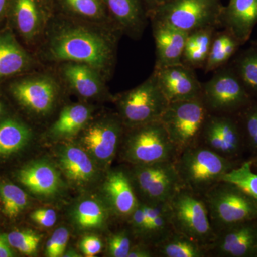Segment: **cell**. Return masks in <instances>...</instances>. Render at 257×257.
<instances>
[{"mask_svg":"<svg viewBox=\"0 0 257 257\" xmlns=\"http://www.w3.org/2000/svg\"><path fill=\"white\" fill-rule=\"evenodd\" d=\"M113 25L104 29L67 24L52 33L47 45V57L57 62L87 64L104 77L114 67L118 35Z\"/></svg>","mask_w":257,"mask_h":257,"instance_id":"1","label":"cell"},{"mask_svg":"<svg viewBox=\"0 0 257 257\" xmlns=\"http://www.w3.org/2000/svg\"><path fill=\"white\" fill-rule=\"evenodd\" d=\"M176 169L184 188L203 196L235 168L234 162L198 143L179 152Z\"/></svg>","mask_w":257,"mask_h":257,"instance_id":"2","label":"cell"},{"mask_svg":"<svg viewBox=\"0 0 257 257\" xmlns=\"http://www.w3.org/2000/svg\"><path fill=\"white\" fill-rule=\"evenodd\" d=\"M119 156L130 165L175 161L179 152L162 122L152 121L125 128Z\"/></svg>","mask_w":257,"mask_h":257,"instance_id":"3","label":"cell"},{"mask_svg":"<svg viewBox=\"0 0 257 257\" xmlns=\"http://www.w3.org/2000/svg\"><path fill=\"white\" fill-rule=\"evenodd\" d=\"M215 234L234 225L257 220V200L237 186L221 181L202 196Z\"/></svg>","mask_w":257,"mask_h":257,"instance_id":"4","label":"cell"},{"mask_svg":"<svg viewBox=\"0 0 257 257\" xmlns=\"http://www.w3.org/2000/svg\"><path fill=\"white\" fill-rule=\"evenodd\" d=\"M114 100L125 128L158 121L170 104L154 72L138 87L118 94Z\"/></svg>","mask_w":257,"mask_h":257,"instance_id":"5","label":"cell"},{"mask_svg":"<svg viewBox=\"0 0 257 257\" xmlns=\"http://www.w3.org/2000/svg\"><path fill=\"white\" fill-rule=\"evenodd\" d=\"M220 0H168L149 16L154 21L189 33L208 27H220Z\"/></svg>","mask_w":257,"mask_h":257,"instance_id":"6","label":"cell"},{"mask_svg":"<svg viewBox=\"0 0 257 257\" xmlns=\"http://www.w3.org/2000/svg\"><path fill=\"white\" fill-rule=\"evenodd\" d=\"M169 207L174 230L201 243L208 250L216 234L202 196L182 187L169 202Z\"/></svg>","mask_w":257,"mask_h":257,"instance_id":"7","label":"cell"},{"mask_svg":"<svg viewBox=\"0 0 257 257\" xmlns=\"http://www.w3.org/2000/svg\"><path fill=\"white\" fill-rule=\"evenodd\" d=\"M128 170L139 200L143 204L168 203L183 187L175 161L130 165Z\"/></svg>","mask_w":257,"mask_h":257,"instance_id":"8","label":"cell"},{"mask_svg":"<svg viewBox=\"0 0 257 257\" xmlns=\"http://www.w3.org/2000/svg\"><path fill=\"white\" fill-rule=\"evenodd\" d=\"M209 112L202 98L170 103L160 121L179 153L199 143Z\"/></svg>","mask_w":257,"mask_h":257,"instance_id":"9","label":"cell"},{"mask_svg":"<svg viewBox=\"0 0 257 257\" xmlns=\"http://www.w3.org/2000/svg\"><path fill=\"white\" fill-rule=\"evenodd\" d=\"M125 126L119 115L110 114L88 123L77 143L104 172L109 169L124 136Z\"/></svg>","mask_w":257,"mask_h":257,"instance_id":"10","label":"cell"},{"mask_svg":"<svg viewBox=\"0 0 257 257\" xmlns=\"http://www.w3.org/2000/svg\"><path fill=\"white\" fill-rule=\"evenodd\" d=\"M251 97L230 64L202 83V99L210 114H236L248 106Z\"/></svg>","mask_w":257,"mask_h":257,"instance_id":"11","label":"cell"},{"mask_svg":"<svg viewBox=\"0 0 257 257\" xmlns=\"http://www.w3.org/2000/svg\"><path fill=\"white\" fill-rule=\"evenodd\" d=\"M56 154L60 172L74 187L88 189L104 178V171L78 144H61Z\"/></svg>","mask_w":257,"mask_h":257,"instance_id":"12","label":"cell"},{"mask_svg":"<svg viewBox=\"0 0 257 257\" xmlns=\"http://www.w3.org/2000/svg\"><path fill=\"white\" fill-rule=\"evenodd\" d=\"M11 92L27 110L37 116H46L57 104L59 87L51 77L38 76L14 83Z\"/></svg>","mask_w":257,"mask_h":257,"instance_id":"13","label":"cell"},{"mask_svg":"<svg viewBox=\"0 0 257 257\" xmlns=\"http://www.w3.org/2000/svg\"><path fill=\"white\" fill-rule=\"evenodd\" d=\"M101 192L111 214L126 220L140 203L128 168L106 171Z\"/></svg>","mask_w":257,"mask_h":257,"instance_id":"14","label":"cell"},{"mask_svg":"<svg viewBox=\"0 0 257 257\" xmlns=\"http://www.w3.org/2000/svg\"><path fill=\"white\" fill-rule=\"evenodd\" d=\"M199 143L231 160L239 152L241 146V132L237 121L233 115L209 113Z\"/></svg>","mask_w":257,"mask_h":257,"instance_id":"15","label":"cell"},{"mask_svg":"<svg viewBox=\"0 0 257 257\" xmlns=\"http://www.w3.org/2000/svg\"><path fill=\"white\" fill-rule=\"evenodd\" d=\"M247 221L216 233L208 247V256H257V223Z\"/></svg>","mask_w":257,"mask_h":257,"instance_id":"16","label":"cell"},{"mask_svg":"<svg viewBox=\"0 0 257 257\" xmlns=\"http://www.w3.org/2000/svg\"><path fill=\"white\" fill-rule=\"evenodd\" d=\"M159 87L169 103L202 98V83L184 64L154 69Z\"/></svg>","mask_w":257,"mask_h":257,"instance_id":"17","label":"cell"},{"mask_svg":"<svg viewBox=\"0 0 257 257\" xmlns=\"http://www.w3.org/2000/svg\"><path fill=\"white\" fill-rule=\"evenodd\" d=\"M60 170L47 160H37L23 167L18 179L24 187L40 198L55 197L62 189Z\"/></svg>","mask_w":257,"mask_h":257,"instance_id":"18","label":"cell"},{"mask_svg":"<svg viewBox=\"0 0 257 257\" xmlns=\"http://www.w3.org/2000/svg\"><path fill=\"white\" fill-rule=\"evenodd\" d=\"M152 30L156 47L155 69L182 64V56L187 32L166 24L152 20Z\"/></svg>","mask_w":257,"mask_h":257,"instance_id":"19","label":"cell"},{"mask_svg":"<svg viewBox=\"0 0 257 257\" xmlns=\"http://www.w3.org/2000/svg\"><path fill=\"white\" fill-rule=\"evenodd\" d=\"M257 24V0H229L223 7L220 27L228 30L244 45Z\"/></svg>","mask_w":257,"mask_h":257,"instance_id":"20","label":"cell"},{"mask_svg":"<svg viewBox=\"0 0 257 257\" xmlns=\"http://www.w3.org/2000/svg\"><path fill=\"white\" fill-rule=\"evenodd\" d=\"M121 32L134 39L143 36L148 14L143 0H102Z\"/></svg>","mask_w":257,"mask_h":257,"instance_id":"21","label":"cell"},{"mask_svg":"<svg viewBox=\"0 0 257 257\" xmlns=\"http://www.w3.org/2000/svg\"><path fill=\"white\" fill-rule=\"evenodd\" d=\"M62 72L69 85L81 97L94 99L105 94L104 77L90 66L68 62L64 66Z\"/></svg>","mask_w":257,"mask_h":257,"instance_id":"22","label":"cell"},{"mask_svg":"<svg viewBox=\"0 0 257 257\" xmlns=\"http://www.w3.org/2000/svg\"><path fill=\"white\" fill-rule=\"evenodd\" d=\"M99 197L84 198L74 204L70 216L76 229L93 231L104 229L107 226L112 214L104 199Z\"/></svg>","mask_w":257,"mask_h":257,"instance_id":"23","label":"cell"},{"mask_svg":"<svg viewBox=\"0 0 257 257\" xmlns=\"http://www.w3.org/2000/svg\"><path fill=\"white\" fill-rule=\"evenodd\" d=\"M93 110L90 106L74 104L64 107L58 119L51 126L48 135L52 140L63 141L79 135L90 121Z\"/></svg>","mask_w":257,"mask_h":257,"instance_id":"24","label":"cell"},{"mask_svg":"<svg viewBox=\"0 0 257 257\" xmlns=\"http://www.w3.org/2000/svg\"><path fill=\"white\" fill-rule=\"evenodd\" d=\"M217 29L208 27L189 32L184 45L182 64L194 70L204 69Z\"/></svg>","mask_w":257,"mask_h":257,"instance_id":"25","label":"cell"},{"mask_svg":"<svg viewBox=\"0 0 257 257\" xmlns=\"http://www.w3.org/2000/svg\"><path fill=\"white\" fill-rule=\"evenodd\" d=\"M14 17L17 28L25 40H34L42 32L44 15L39 0H15Z\"/></svg>","mask_w":257,"mask_h":257,"instance_id":"26","label":"cell"},{"mask_svg":"<svg viewBox=\"0 0 257 257\" xmlns=\"http://www.w3.org/2000/svg\"><path fill=\"white\" fill-rule=\"evenodd\" d=\"M147 234L144 242L155 247L175 230L172 226L169 202L160 204H145Z\"/></svg>","mask_w":257,"mask_h":257,"instance_id":"27","label":"cell"},{"mask_svg":"<svg viewBox=\"0 0 257 257\" xmlns=\"http://www.w3.org/2000/svg\"><path fill=\"white\" fill-rule=\"evenodd\" d=\"M241 45L239 40L228 30L225 29L222 31L216 30L203 70L207 74L214 72L229 64Z\"/></svg>","mask_w":257,"mask_h":257,"instance_id":"28","label":"cell"},{"mask_svg":"<svg viewBox=\"0 0 257 257\" xmlns=\"http://www.w3.org/2000/svg\"><path fill=\"white\" fill-rule=\"evenodd\" d=\"M30 63V57L13 35H0V78L22 72Z\"/></svg>","mask_w":257,"mask_h":257,"instance_id":"29","label":"cell"},{"mask_svg":"<svg viewBox=\"0 0 257 257\" xmlns=\"http://www.w3.org/2000/svg\"><path fill=\"white\" fill-rule=\"evenodd\" d=\"M31 130L27 125L14 119L0 123V157H8L23 150L30 143Z\"/></svg>","mask_w":257,"mask_h":257,"instance_id":"30","label":"cell"},{"mask_svg":"<svg viewBox=\"0 0 257 257\" xmlns=\"http://www.w3.org/2000/svg\"><path fill=\"white\" fill-rule=\"evenodd\" d=\"M157 256L205 257L207 248L185 235L174 231L155 246Z\"/></svg>","mask_w":257,"mask_h":257,"instance_id":"31","label":"cell"},{"mask_svg":"<svg viewBox=\"0 0 257 257\" xmlns=\"http://www.w3.org/2000/svg\"><path fill=\"white\" fill-rule=\"evenodd\" d=\"M250 95H257V45L242 51L230 63Z\"/></svg>","mask_w":257,"mask_h":257,"instance_id":"32","label":"cell"},{"mask_svg":"<svg viewBox=\"0 0 257 257\" xmlns=\"http://www.w3.org/2000/svg\"><path fill=\"white\" fill-rule=\"evenodd\" d=\"M69 14L89 22L109 25V16L102 0H60ZM113 22V21H111ZM114 23V22H113Z\"/></svg>","mask_w":257,"mask_h":257,"instance_id":"33","label":"cell"},{"mask_svg":"<svg viewBox=\"0 0 257 257\" xmlns=\"http://www.w3.org/2000/svg\"><path fill=\"white\" fill-rule=\"evenodd\" d=\"M0 201L3 214L10 219H16L29 204L28 194L11 182L0 184Z\"/></svg>","mask_w":257,"mask_h":257,"instance_id":"34","label":"cell"},{"mask_svg":"<svg viewBox=\"0 0 257 257\" xmlns=\"http://www.w3.org/2000/svg\"><path fill=\"white\" fill-rule=\"evenodd\" d=\"M223 180L235 184L257 200V173L252 170L249 161L232 169Z\"/></svg>","mask_w":257,"mask_h":257,"instance_id":"35","label":"cell"},{"mask_svg":"<svg viewBox=\"0 0 257 257\" xmlns=\"http://www.w3.org/2000/svg\"><path fill=\"white\" fill-rule=\"evenodd\" d=\"M12 248L27 256L36 253L42 236L31 230H15L6 235Z\"/></svg>","mask_w":257,"mask_h":257,"instance_id":"36","label":"cell"},{"mask_svg":"<svg viewBox=\"0 0 257 257\" xmlns=\"http://www.w3.org/2000/svg\"><path fill=\"white\" fill-rule=\"evenodd\" d=\"M135 238L131 230L121 229L111 234L107 239L108 256L127 257L133 248Z\"/></svg>","mask_w":257,"mask_h":257,"instance_id":"37","label":"cell"},{"mask_svg":"<svg viewBox=\"0 0 257 257\" xmlns=\"http://www.w3.org/2000/svg\"><path fill=\"white\" fill-rule=\"evenodd\" d=\"M69 239V231L67 228L60 227L56 229L47 241L45 255L48 257L63 256Z\"/></svg>","mask_w":257,"mask_h":257,"instance_id":"38","label":"cell"},{"mask_svg":"<svg viewBox=\"0 0 257 257\" xmlns=\"http://www.w3.org/2000/svg\"><path fill=\"white\" fill-rule=\"evenodd\" d=\"M127 220L130 223V230L135 238L144 242L146 236L147 226L143 203H140L138 207L133 211Z\"/></svg>","mask_w":257,"mask_h":257,"instance_id":"39","label":"cell"},{"mask_svg":"<svg viewBox=\"0 0 257 257\" xmlns=\"http://www.w3.org/2000/svg\"><path fill=\"white\" fill-rule=\"evenodd\" d=\"M243 124L250 145L253 148L257 149V105L246 109Z\"/></svg>","mask_w":257,"mask_h":257,"instance_id":"40","label":"cell"},{"mask_svg":"<svg viewBox=\"0 0 257 257\" xmlns=\"http://www.w3.org/2000/svg\"><path fill=\"white\" fill-rule=\"evenodd\" d=\"M30 218L34 222L45 228H50L57 221V214L51 208H41L32 211Z\"/></svg>","mask_w":257,"mask_h":257,"instance_id":"41","label":"cell"},{"mask_svg":"<svg viewBox=\"0 0 257 257\" xmlns=\"http://www.w3.org/2000/svg\"><path fill=\"white\" fill-rule=\"evenodd\" d=\"M79 248L86 256L92 257L101 252L103 249V243L98 236L87 235L81 240Z\"/></svg>","mask_w":257,"mask_h":257,"instance_id":"42","label":"cell"},{"mask_svg":"<svg viewBox=\"0 0 257 257\" xmlns=\"http://www.w3.org/2000/svg\"><path fill=\"white\" fill-rule=\"evenodd\" d=\"M156 250L154 246L145 242L140 241L134 244L127 257H156Z\"/></svg>","mask_w":257,"mask_h":257,"instance_id":"43","label":"cell"},{"mask_svg":"<svg viewBox=\"0 0 257 257\" xmlns=\"http://www.w3.org/2000/svg\"><path fill=\"white\" fill-rule=\"evenodd\" d=\"M14 251L8 243L6 235L0 234V257L14 256Z\"/></svg>","mask_w":257,"mask_h":257,"instance_id":"44","label":"cell"},{"mask_svg":"<svg viewBox=\"0 0 257 257\" xmlns=\"http://www.w3.org/2000/svg\"><path fill=\"white\" fill-rule=\"evenodd\" d=\"M168 0H143L148 17L155 12L161 5L165 4Z\"/></svg>","mask_w":257,"mask_h":257,"instance_id":"45","label":"cell"},{"mask_svg":"<svg viewBox=\"0 0 257 257\" xmlns=\"http://www.w3.org/2000/svg\"><path fill=\"white\" fill-rule=\"evenodd\" d=\"M79 253L74 249H69L65 251L63 257H79Z\"/></svg>","mask_w":257,"mask_h":257,"instance_id":"46","label":"cell"},{"mask_svg":"<svg viewBox=\"0 0 257 257\" xmlns=\"http://www.w3.org/2000/svg\"><path fill=\"white\" fill-rule=\"evenodd\" d=\"M8 0H0V16L4 13Z\"/></svg>","mask_w":257,"mask_h":257,"instance_id":"47","label":"cell"},{"mask_svg":"<svg viewBox=\"0 0 257 257\" xmlns=\"http://www.w3.org/2000/svg\"><path fill=\"white\" fill-rule=\"evenodd\" d=\"M250 164H251V166H253L255 168L257 169V157L254 160L249 161Z\"/></svg>","mask_w":257,"mask_h":257,"instance_id":"48","label":"cell"},{"mask_svg":"<svg viewBox=\"0 0 257 257\" xmlns=\"http://www.w3.org/2000/svg\"><path fill=\"white\" fill-rule=\"evenodd\" d=\"M252 42H253V43L256 44L257 45V40H254V41H252Z\"/></svg>","mask_w":257,"mask_h":257,"instance_id":"49","label":"cell"},{"mask_svg":"<svg viewBox=\"0 0 257 257\" xmlns=\"http://www.w3.org/2000/svg\"><path fill=\"white\" fill-rule=\"evenodd\" d=\"M0 111H1V106H0Z\"/></svg>","mask_w":257,"mask_h":257,"instance_id":"50","label":"cell"}]
</instances>
